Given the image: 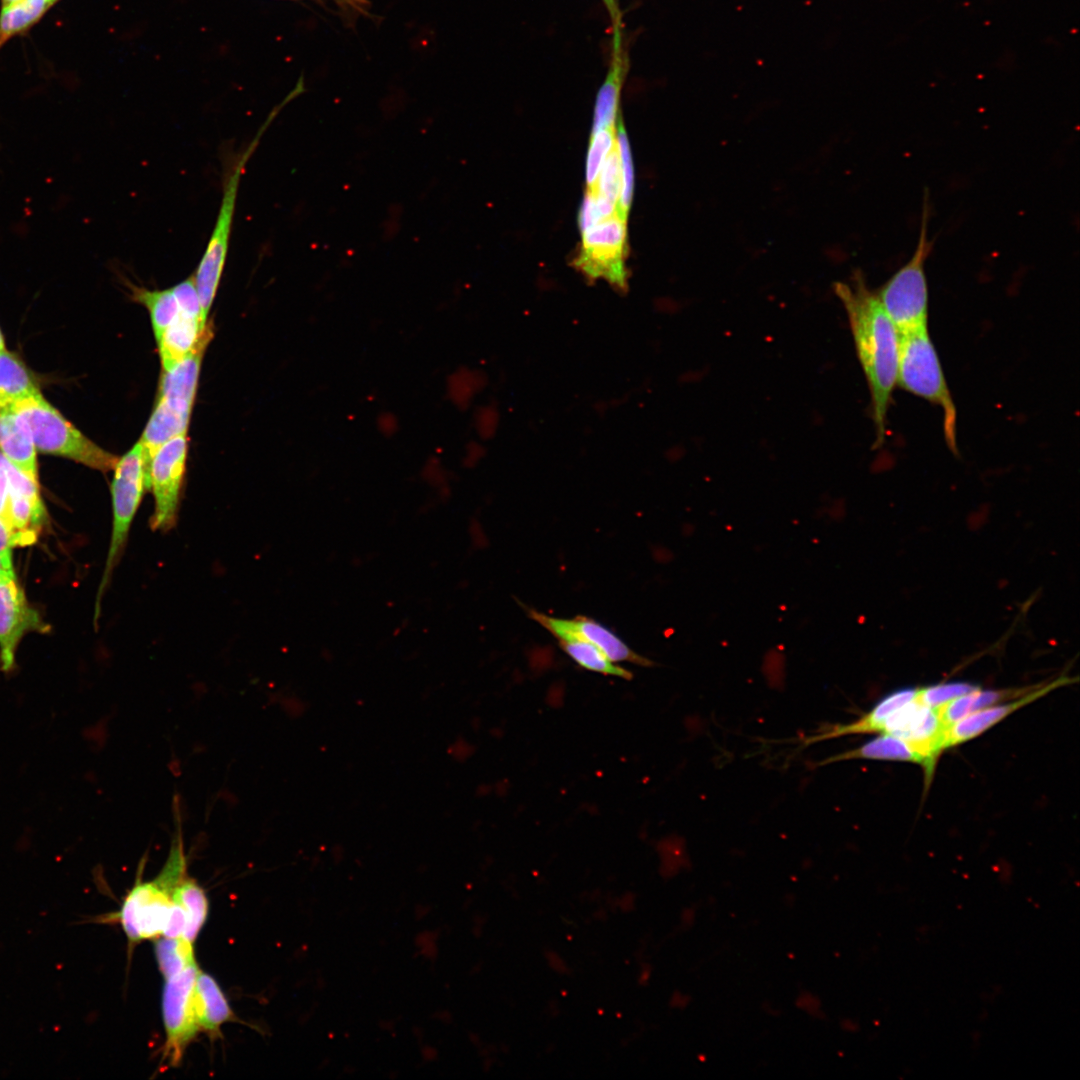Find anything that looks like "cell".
<instances>
[{
  "mask_svg": "<svg viewBox=\"0 0 1080 1080\" xmlns=\"http://www.w3.org/2000/svg\"><path fill=\"white\" fill-rule=\"evenodd\" d=\"M835 292L847 313L857 356L868 382L876 443L880 446L885 438L891 395L897 384L899 333L877 294L868 289L859 272L851 283H836Z\"/></svg>",
  "mask_w": 1080,
  "mask_h": 1080,
  "instance_id": "obj_1",
  "label": "cell"
},
{
  "mask_svg": "<svg viewBox=\"0 0 1080 1080\" xmlns=\"http://www.w3.org/2000/svg\"><path fill=\"white\" fill-rule=\"evenodd\" d=\"M26 423L36 450L108 472L118 457L104 450L42 396L41 392L22 399L11 407Z\"/></svg>",
  "mask_w": 1080,
  "mask_h": 1080,
  "instance_id": "obj_2",
  "label": "cell"
},
{
  "mask_svg": "<svg viewBox=\"0 0 1080 1080\" xmlns=\"http://www.w3.org/2000/svg\"><path fill=\"white\" fill-rule=\"evenodd\" d=\"M896 383L942 409L945 441L957 453L956 408L927 328L899 334Z\"/></svg>",
  "mask_w": 1080,
  "mask_h": 1080,
  "instance_id": "obj_3",
  "label": "cell"
},
{
  "mask_svg": "<svg viewBox=\"0 0 1080 1080\" xmlns=\"http://www.w3.org/2000/svg\"><path fill=\"white\" fill-rule=\"evenodd\" d=\"M929 210L926 197L919 239L912 257L876 293L899 334L927 328L928 287L925 262L933 246V241L928 237Z\"/></svg>",
  "mask_w": 1080,
  "mask_h": 1080,
  "instance_id": "obj_4",
  "label": "cell"
},
{
  "mask_svg": "<svg viewBox=\"0 0 1080 1080\" xmlns=\"http://www.w3.org/2000/svg\"><path fill=\"white\" fill-rule=\"evenodd\" d=\"M266 122L249 147L233 163L223 183L221 204L212 233L199 265L193 275L204 316L207 318L216 296L223 274L229 243L232 234L233 219L240 180L246 163L257 147L265 131Z\"/></svg>",
  "mask_w": 1080,
  "mask_h": 1080,
  "instance_id": "obj_5",
  "label": "cell"
},
{
  "mask_svg": "<svg viewBox=\"0 0 1080 1080\" xmlns=\"http://www.w3.org/2000/svg\"><path fill=\"white\" fill-rule=\"evenodd\" d=\"M111 483L112 496V534L106 564L100 582L95 619L99 616L100 601L108 585L111 574L118 564L125 549L131 524L147 488V467L143 447L136 443L126 452L114 467Z\"/></svg>",
  "mask_w": 1080,
  "mask_h": 1080,
  "instance_id": "obj_6",
  "label": "cell"
},
{
  "mask_svg": "<svg viewBox=\"0 0 1080 1080\" xmlns=\"http://www.w3.org/2000/svg\"><path fill=\"white\" fill-rule=\"evenodd\" d=\"M187 458L186 434L164 443L147 467V488L154 496L151 528L167 532L177 522L178 507Z\"/></svg>",
  "mask_w": 1080,
  "mask_h": 1080,
  "instance_id": "obj_7",
  "label": "cell"
},
{
  "mask_svg": "<svg viewBox=\"0 0 1080 1080\" xmlns=\"http://www.w3.org/2000/svg\"><path fill=\"white\" fill-rule=\"evenodd\" d=\"M575 265L591 278H604L618 287L626 281V221L617 214L582 233Z\"/></svg>",
  "mask_w": 1080,
  "mask_h": 1080,
  "instance_id": "obj_8",
  "label": "cell"
},
{
  "mask_svg": "<svg viewBox=\"0 0 1080 1080\" xmlns=\"http://www.w3.org/2000/svg\"><path fill=\"white\" fill-rule=\"evenodd\" d=\"M199 969L194 962L166 979L162 1013L166 1031L164 1056L170 1065L180 1063L184 1050L200 1029L194 1008V985Z\"/></svg>",
  "mask_w": 1080,
  "mask_h": 1080,
  "instance_id": "obj_9",
  "label": "cell"
},
{
  "mask_svg": "<svg viewBox=\"0 0 1080 1080\" xmlns=\"http://www.w3.org/2000/svg\"><path fill=\"white\" fill-rule=\"evenodd\" d=\"M174 907L172 894L156 879L138 882L125 898L118 921L129 941L136 943L163 936Z\"/></svg>",
  "mask_w": 1080,
  "mask_h": 1080,
  "instance_id": "obj_10",
  "label": "cell"
},
{
  "mask_svg": "<svg viewBox=\"0 0 1080 1080\" xmlns=\"http://www.w3.org/2000/svg\"><path fill=\"white\" fill-rule=\"evenodd\" d=\"M47 625L30 606L15 573L0 577V669L10 673L15 668L19 642L28 632H46Z\"/></svg>",
  "mask_w": 1080,
  "mask_h": 1080,
  "instance_id": "obj_11",
  "label": "cell"
},
{
  "mask_svg": "<svg viewBox=\"0 0 1080 1080\" xmlns=\"http://www.w3.org/2000/svg\"><path fill=\"white\" fill-rule=\"evenodd\" d=\"M948 727L940 719L937 708L914 699L890 715L880 733L901 738L913 746L927 761L934 774L936 762L944 748Z\"/></svg>",
  "mask_w": 1080,
  "mask_h": 1080,
  "instance_id": "obj_12",
  "label": "cell"
},
{
  "mask_svg": "<svg viewBox=\"0 0 1080 1080\" xmlns=\"http://www.w3.org/2000/svg\"><path fill=\"white\" fill-rule=\"evenodd\" d=\"M527 614L558 640L577 638L587 641L601 650L612 662H631L640 666L654 664L648 658L634 652L612 631L591 618L585 616H577L573 619L556 618L534 609H527Z\"/></svg>",
  "mask_w": 1080,
  "mask_h": 1080,
  "instance_id": "obj_13",
  "label": "cell"
},
{
  "mask_svg": "<svg viewBox=\"0 0 1080 1080\" xmlns=\"http://www.w3.org/2000/svg\"><path fill=\"white\" fill-rule=\"evenodd\" d=\"M0 463L6 471L10 484L16 545L32 544L46 519L39 483L32 481L12 466L1 453Z\"/></svg>",
  "mask_w": 1080,
  "mask_h": 1080,
  "instance_id": "obj_14",
  "label": "cell"
},
{
  "mask_svg": "<svg viewBox=\"0 0 1080 1080\" xmlns=\"http://www.w3.org/2000/svg\"><path fill=\"white\" fill-rule=\"evenodd\" d=\"M1062 684H1065V679L1057 680L1054 683L1040 687L1034 691L1030 690L1018 699H1012V701L1005 704H994L965 716L948 727L945 735L944 748L947 749L962 744L979 736L1011 713L1037 700Z\"/></svg>",
  "mask_w": 1080,
  "mask_h": 1080,
  "instance_id": "obj_15",
  "label": "cell"
},
{
  "mask_svg": "<svg viewBox=\"0 0 1080 1080\" xmlns=\"http://www.w3.org/2000/svg\"><path fill=\"white\" fill-rule=\"evenodd\" d=\"M628 70L629 57L623 46L622 32H614L608 70L596 96L592 133L616 127L621 91Z\"/></svg>",
  "mask_w": 1080,
  "mask_h": 1080,
  "instance_id": "obj_16",
  "label": "cell"
},
{
  "mask_svg": "<svg viewBox=\"0 0 1080 1080\" xmlns=\"http://www.w3.org/2000/svg\"><path fill=\"white\" fill-rule=\"evenodd\" d=\"M0 453L12 466L39 483L36 447L25 421L12 408L0 410Z\"/></svg>",
  "mask_w": 1080,
  "mask_h": 1080,
  "instance_id": "obj_17",
  "label": "cell"
},
{
  "mask_svg": "<svg viewBox=\"0 0 1080 1080\" xmlns=\"http://www.w3.org/2000/svg\"><path fill=\"white\" fill-rule=\"evenodd\" d=\"M211 337L206 323L179 312L157 340L162 371L172 369L199 347L207 346Z\"/></svg>",
  "mask_w": 1080,
  "mask_h": 1080,
  "instance_id": "obj_18",
  "label": "cell"
},
{
  "mask_svg": "<svg viewBox=\"0 0 1080 1080\" xmlns=\"http://www.w3.org/2000/svg\"><path fill=\"white\" fill-rule=\"evenodd\" d=\"M917 689L902 688L882 698L868 713L856 721L833 725L808 737L804 744L834 739L853 734L880 732L886 719L900 707L915 698Z\"/></svg>",
  "mask_w": 1080,
  "mask_h": 1080,
  "instance_id": "obj_19",
  "label": "cell"
},
{
  "mask_svg": "<svg viewBox=\"0 0 1080 1080\" xmlns=\"http://www.w3.org/2000/svg\"><path fill=\"white\" fill-rule=\"evenodd\" d=\"M853 759L916 763L921 765L924 769L926 783H929L933 777V773L931 772L926 759L908 742L890 734L881 733V735L863 743L855 749L825 759L822 761V764Z\"/></svg>",
  "mask_w": 1080,
  "mask_h": 1080,
  "instance_id": "obj_20",
  "label": "cell"
},
{
  "mask_svg": "<svg viewBox=\"0 0 1080 1080\" xmlns=\"http://www.w3.org/2000/svg\"><path fill=\"white\" fill-rule=\"evenodd\" d=\"M191 411L158 398L156 406L144 429L140 443L143 447L146 467L154 453L170 439L186 434Z\"/></svg>",
  "mask_w": 1080,
  "mask_h": 1080,
  "instance_id": "obj_21",
  "label": "cell"
},
{
  "mask_svg": "<svg viewBox=\"0 0 1080 1080\" xmlns=\"http://www.w3.org/2000/svg\"><path fill=\"white\" fill-rule=\"evenodd\" d=\"M207 346H201L168 371H162L158 398L192 409L200 365Z\"/></svg>",
  "mask_w": 1080,
  "mask_h": 1080,
  "instance_id": "obj_22",
  "label": "cell"
},
{
  "mask_svg": "<svg viewBox=\"0 0 1080 1080\" xmlns=\"http://www.w3.org/2000/svg\"><path fill=\"white\" fill-rule=\"evenodd\" d=\"M194 1008L199 1027L216 1034L220 1026L233 1019L230 1006L217 982L198 971L194 985Z\"/></svg>",
  "mask_w": 1080,
  "mask_h": 1080,
  "instance_id": "obj_23",
  "label": "cell"
},
{
  "mask_svg": "<svg viewBox=\"0 0 1080 1080\" xmlns=\"http://www.w3.org/2000/svg\"><path fill=\"white\" fill-rule=\"evenodd\" d=\"M39 387L29 369L15 354L7 350L0 353V410L33 394Z\"/></svg>",
  "mask_w": 1080,
  "mask_h": 1080,
  "instance_id": "obj_24",
  "label": "cell"
},
{
  "mask_svg": "<svg viewBox=\"0 0 1080 1080\" xmlns=\"http://www.w3.org/2000/svg\"><path fill=\"white\" fill-rule=\"evenodd\" d=\"M1029 691L1027 689L981 690L978 688L937 707V710L944 725L949 727L975 711L1004 700L1015 699Z\"/></svg>",
  "mask_w": 1080,
  "mask_h": 1080,
  "instance_id": "obj_25",
  "label": "cell"
},
{
  "mask_svg": "<svg viewBox=\"0 0 1080 1080\" xmlns=\"http://www.w3.org/2000/svg\"><path fill=\"white\" fill-rule=\"evenodd\" d=\"M172 898L185 915L186 926L182 937L193 943L207 917V897L203 889L185 875L173 889Z\"/></svg>",
  "mask_w": 1080,
  "mask_h": 1080,
  "instance_id": "obj_26",
  "label": "cell"
},
{
  "mask_svg": "<svg viewBox=\"0 0 1080 1080\" xmlns=\"http://www.w3.org/2000/svg\"><path fill=\"white\" fill-rule=\"evenodd\" d=\"M53 5L50 0H19L2 6L0 13V48L12 37L36 24Z\"/></svg>",
  "mask_w": 1080,
  "mask_h": 1080,
  "instance_id": "obj_27",
  "label": "cell"
},
{
  "mask_svg": "<svg viewBox=\"0 0 1080 1080\" xmlns=\"http://www.w3.org/2000/svg\"><path fill=\"white\" fill-rule=\"evenodd\" d=\"M132 298L149 311L156 340L179 314V307L171 288L150 290L131 285Z\"/></svg>",
  "mask_w": 1080,
  "mask_h": 1080,
  "instance_id": "obj_28",
  "label": "cell"
},
{
  "mask_svg": "<svg viewBox=\"0 0 1080 1080\" xmlns=\"http://www.w3.org/2000/svg\"><path fill=\"white\" fill-rule=\"evenodd\" d=\"M558 641L567 655L582 668L626 680L633 678L630 670L615 665L601 650L587 641L577 638L560 639Z\"/></svg>",
  "mask_w": 1080,
  "mask_h": 1080,
  "instance_id": "obj_29",
  "label": "cell"
},
{
  "mask_svg": "<svg viewBox=\"0 0 1080 1080\" xmlns=\"http://www.w3.org/2000/svg\"><path fill=\"white\" fill-rule=\"evenodd\" d=\"M155 954L160 971L166 979L194 963L192 943L183 937L158 939Z\"/></svg>",
  "mask_w": 1080,
  "mask_h": 1080,
  "instance_id": "obj_30",
  "label": "cell"
},
{
  "mask_svg": "<svg viewBox=\"0 0 1080 1080\" xmlns=\"http://www.w3.org/2000/svg\"><path fill=\"white\" fill-rule=\"evenodd\" d=\"M616 128H617V148H618L619 156H620L621 177H622V187H621L620 198H619L618 206H617V215L621 219L626 221L627 217H628V212L630 210L631 202H632V197H633L634 170H633V162H632V157H631V152H630V147H629V141H628V138H627L626 131L624 129V125H623L621 115L619 116L618 124H617Z\"/></svg>",
  "mask_w": 1080,
  "mask_h": 1080,
  "instance_id": "obj_31",
  "label": "cell"
},
{
  "mask_svg": "<svg viewBox=\"0 0 1080 1080\" xmlns=\"http://www.w3.org/2000/svg\"><path fill=\"white\" fill-rule=\"evenodd\" d=\"M621 187V163L619 151L615 143L614 147L609 152L608 157L603 162L600 176L597 178L593 190L597 195L618 206Z\"/></svg>",
  "mask_w": 1080,
  "mask_h": 1080,
  "instance_id": "obj_32",
  "label": "cell"
},
{
  "mask_svg": "<svg viewBox=\"0 0 1080 1080\" xmlns=\"http://www.w3.org/2000/svg\"><path fill=\"white\" fill-rule=\"evenodd\" d=\"M615 130L611 127L592 133L586 162L587 189H594L600 167L615 145Z\"/></svg>",
  "mask_w": 1080,
  "mask_h": 1080,
  "instance_id": "obj_33",
  "label": "cell"
},
{
  "mask_svg": "<svg viewBox=\"0 0 1080 1080\" xmlns=\"http://www.w3.org/2000/svg\"><path fill=\"white\" fill-rule=\"evenodd\" d=\"M978 688L967 682L941 683L917 689L916 699L929 707L937 708Z\"/></svg>",
  "mask_w": 1080,
  "mask_h": 1080,
  "instance_id": "obj_34",
  "label": "cell"
},
{
  "mask_svg": "<svg viewBox=\"0 0 1080 1080\" xmlns=\"http://www.w3.org/2000/svg\"><path fill=\"white\" fill-rule=\"evenodd\" d=\"M179 312L206 323L193 275L171 287Z\"/></svg>",
  "mask_w": 1080,
  "mask_h": 1080,
  "instance_id": "obj_35",
  "label": "cell"
},
{
  "mask_svg": "<svg viewBox=\"0 0 1080 1080\" xmlns=\"http://www.w3.org/2000/svg\"><path fill=\"white\" fill-rule=\"evenodd\" d=\"M0 521L10 533L16 545L15 529L12 517L10 484L6 471L0 463Z\"/></svg>",
  "mask_w": 1080,
  "mask_h": 1080,
  "instance_id": "obj_36",
  "label": "cell"
},
{
  "mask_svg": "<svg viewBox=\"0 0 1080 1080\" xmlns=\"http://www.w3.org/2000/svg\"><path fill=\"white\" fill-rule=\"evenodd\" d=\"M601 221H603V218L596 204L595 191L587 189L578 217L580 230L583 233Z\"/></svg>",
  "mask_w": 1080,
  "mask_h": 1080,
  "instance_id": "obj_37",
  "label": "cell"
},
{
  "mask_svg": "<svg viewBox=\"0 0 1080 1080\" xmlns=\"http://www.w3.org/2000/svg\"><path fill=\"white\" fill-rule=\"evenodd\" d=\"M422 478L435 489H448L447 473L441 462L436 457H431L423 466Z\"/></svg>",
  "mask_w": 1080,
  "mask_h": 1080,
  "instance_id": "obj_38",
  "label": "cell"
},
{
  "mask_svg": "<svg viewBox=\"0 0 1080 1080\" xmlns=\"http://www.w3.org/2000/svg\"><path fill=\"white\" fill-rule=\"evenodd\" d=\"M13 547L15 546L11 535L0 521V560L5 569L9 572H14L12 561Z\"/></svg>",
  "mask_w": 1080,
  "mask_h": 1080,
  "instance_id": "obj_39",
  "label": "cell"
},
{
  "mask_svg": "<svg viewBox=\"0 0 1080 1080\" xmlns=\"http://www.w3.org/2000/svg\"><path fill=\"white\" fill-rule=\"evenodd\" d=\"M376 428L385 437L394 436L399 430L397 416L390 411L381 412L376 418Z\"/></svg>",
  "mask_w": 1080,
  "mask_h": 1080,
  "instance_id": "obj_40",
  "label": "cell"
},
{
  "mask_svg": "<svg viewBox=\"0 0 1080 1080\" xmlns=\"http://www.w3.org/2000/svg\"><path fill=\"white\" fill-rule=\"evenodd\" d=\"M612 22L613 32L621 31L622 14L617 0H602Z\"/></svg>",
  "mask_w": 1080,
  "mask_h": 1080,
  "instance_id": "obj_41",
  "label": "cell"
},
{
  "mask_svg": "<svg viewBox=\"0 0 1080 1080\" xmlns=\"http://www.w3.org/2000/svg\"><path fill=\"white\" fill-rule=\"evenodd\" d=\"M6 351L5 340L0 329V353Z\"/></svg>",
  "mask_w": 1080,
  "mask_h": 1080,
  "instance_id": "obj_42",
  "label": "cell"
},
{
  "mask_svg": "<svg viewBox=\"0 0 1080 1080\" xmlns=\"http://www.w3.org/2000/svg\"><path fill=\"white\" fill-rule=\"evenodd\" d=\"M7 572H9V571L5 569V567L3 566V564H2V562H1V560H0V577H1V576H2L3 574L7 573ZM9 573H15V572H9Z\"/></svg>",
  "mask_w": 1080,
  "mask_h": 1080,
  "instance_id": "obj_43",
  "label": "cell"
},
{
  "mask_svg": "<svg viewBox=\"0 0 1080 1080\" xmlns=\"http://www.w3.org/2000/svg\"><path fill=\"white\" fill-rule=\"evenodd\" d=\"M1 1H2V6H7V5L13 4V3H15V2H17L19 0H1Z\"/></svg>",
  "mask_w": 1080,
  "mask_h": 1080,
  "instance_id": "obj_44",
  "label": "cell"
},
{
  "mask_svg": "<svg viewBox=\"0 0 1080 1080\" xmlns=\"http://www.w3.org/2000/svg\"><path fill=\"white\" fill-rule=\"evenodd\" d=\"M50 1H51V2H52V3L54 4V3H55V2H57L58 0H50Z\"/></svg>",
  "mask_w": 1080,
  "mask_h": 1080,
  "instance_id": "obj_45",
  "label": "cell"
}]
</instances>
